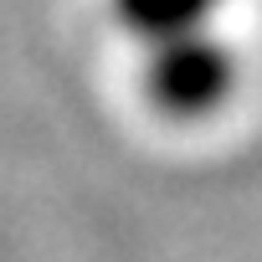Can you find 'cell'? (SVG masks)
I'll return each mask as SVG.
<instances>
[{
    "mask_svg": "<svg viewBox=\"0 0 262 262\" xmlns=\"http://www.w3.org/2000/svg\"><path fill=\"white\" fill-rule=\"evenodd\" d=\"M226 11H231V0H108L113 26L128 36L139 62L160 57V52H180V47L231 36Z\"/></svg>",
    "mask_w": 262,
    "mask_h": 262,
    "instance_id": "1",
    "label": "cell"
}]
</instances>
